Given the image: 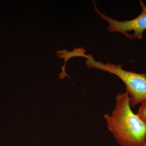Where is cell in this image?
<instances>
[{"label":"cell","instance_id":"obj_1","mask_svg":"<svg viewBox=\"0 0 146 146\" xmlns=\"http://www.w3.org/2000/svg\"><path fill=\"white\" fill-rule=\"evenodd\" d=\"M108 129L120 146H142L146 138V123L134 114L127 91L115 97L110 115H104Z\"/></svg>","mask_w":146,"mask_h":146},{"label":"cell","instance_id":"obj_2","mask_svg":"<svg viewBox=\"0 0 146 146\" xmlns=\"http://www.w3.org/2000/svg\"><path fill=\"white\" fill-rule=\"evenodd\" d=\"M86 66L89 69H98L117 76L125 85L126 91L129 98L131 107H135L146 100V73L139 74L123 69L122 64L104 63L94 59L91 54H84Z\"/></svg>","mask_w":146,"mask_h":146},{"label":"cell","instance_id":"obj_3","mask_svg":"<svg viewBox=\"0 0 146 146\" xmlns=\"http://www.w3.org/2000/svg\"><path fill=\"white\" fill-rule=\"evenodd\" d=\"M94 9L102 19L108 24L107 29L110 33H120L127 36L129 33H132L128 39H141L143 38L144 31L146 30V6L143 1H140L142 11L136 18L129 21H119L112 19L102 13L94 2Z\"/></svg>","mask_w":146,"mask_h":146},{"label":"cell","instance_id":"obj_4","mask_svg":"<svg viewBox=\"0 0 146 146\" xmlns=\"http://www.w3.org/2000/svg\"><path fill=\"white\" fill-rule=\"evenodd\" d=\"M141 104L136 115L141 120L146 123V100L143 102Z\"/></svg>","mask_w":146,"mask_h":146},{"label":"cell","instance_id":"obj_5","mask_svg":"<svg viewBox=\"0 0 146 146\" xmlns=\"http://www.w3.org/2000/svg\"><path fill=\"white\" fill-rule=\"evenodd\" d=\"M142 146H146V138L145 139V142H144L143 145Z\"/></svg>","mask_w":146,"mask_h":146}]
</instances>
